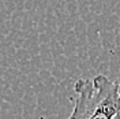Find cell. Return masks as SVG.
<instances>
[{
	"mask_svg": "<svg viewBox=\"0 0 120 119\" xmlns=\"http://www.w3.org/2000/svg\"><path fill=\"white\" fill-rule=\"evenodd\" d=\"M112 119H120V110L117 112H116V114H115V116H113Z\"/></svg>",
	"mask_w": 120,
	"mask_h": 119,
	"instance_id": "obj_3",
	"label": "cell"
},
{
	"mask_svg": "<svg viewBox=\"0 0 120 119\" xmlns=\"http://www.w3.org/2000/svg\"><path fill=\"white\" fill-rule=\"evenodd\" d=\"M74 108L67 119H112L120 110V96L106 75L75 82Z\"/></svg>",
	"mask_w": 120,
	"mask_h": 119,
	"instance_id": "obj_1",
	"label": "cell"
},
{
	"mask_svg": "<svg viewBox=\"0 0 120 119\" xmlns=\"http://www.w3.org/2000/svg\"><path fill=\"white\" fill-rule=\"evenodd\" d=\"M115 86H116V90H117V95L120 96V77L117 78V81L115 82Z\"/></svg>",
	"mask_w": 120,
	"mask_h": 119,
	"instance_id": "obj_2",
	"label": "cell"
}]
</instances>
